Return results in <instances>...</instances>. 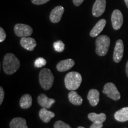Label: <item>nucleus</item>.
I'll return each mask as SVG.
<instances>
[{"mask_svg": "<svg viewBox=\"0 0 128 128\" xmlns=\"http://www.w3.org/2000/svg\"><path fill=\"white\" fill-rule=\"evenodd\" d=\"M20 66V60L14 54H6L3 60V70L7 75L13 74L17 72Z\"/></svg>", "mask_w": 128, "mask_h": 128, "instance_id": "1", "label": "nucleus"}, {"mask_svg": "<svg viewBox=\"0 0 128 128\" xmlns=\"http://www.w3.org/2000/svg\"><path fill=\"white\" fill-rule=\"evenodd\" d=\"M64 82L68 90L75 91L80 87L82 82V76L77 72H70L65 76Z\"/></svg>", "mask_w": 128, "mask_h": 128, "instance_id": "2", "label": "nucleus"}, {"mask_svg": "<svg viewBox=\"0 0 128 128\" xmlns=\"http://www.w3.org/2000/svg\"><path fill=\"white\" fill-rule=\"evenodd\" d=\"M110 44V39L106 35L97 37L96 40V54L100 56H103L108 54Z\"/></svg>", "mask_w": 128, "mask_h": 128, "instance_id": "3", "label": "nucleus"}, {"mask_svg": "<svg viewBox=\"0 0 128 128\" xmlns=\"http://www.w3.org/2000/svg\"><path fill=\"white\" fill-rule=\"evenodd\" d=\"M39 78L40 84L42 88L48 90L52 87L54 82V76L50 70L43 68L40 72Z\"/></svg>", "mask_w": 128, "mask_h": 128, "instance_id": "4", "label": "nucleus"}, {"mask_svg": "<svg viewBox=\"0 0 128 128\" xmlns=\"http://www.w3.org/2000/svg\"><path fill=\"white\" fill-rule=\"evenodd\" d=\"M103 92L113 100L117 101L120 98V94L116 86L112 82H108L104 85Z\"/></svg>", "mask_w": 128, "mask_h": 128, "instance_id": "5", "label": "nucleus"}, {"mask_svg": "<svg viewBox=\"0 0 128 128\" xmlns=\"http://www.w3.org/2000/svg\"><path fill=\"white\" fill-rule=\"evenodd\" d=\"M14 32L17 36L24 38L31 36L33 33V29L30 26L24 24L18 23L14 26Z\"/></svg>", "mask_w": 128, "mask_h": 128, "instance_id": "6", "label": "nucleus"}, {"mask_svg": "<svg viewBox=\"0 0 128 128\" xmlns=\"http://www.w3.org/2000/svg\"><path fill=\"white\" fill-rule=\"evenodd\" d=\"M112 23L113 28L118 30L121 28L124 22V17L122 13L119 10H114L112 14Z\"/></svg>", "mask_w": 128, "mask_h": 128, "instance_id": "7", "label": "nucleus"}, {"mask_svg": "<svg viewBox=\"0 0 128 128\" xmlns=\"http://www.w3.org/2000/svg\"><path fill=\"white\" fill-rule=\"evenodd\" d=\"M124 53V44L121 39L118 40L115 44L114 53H113V60L116 63H119L122 59Z\"/></svg>", "mask_w": 128, "mask_h": 128, "instance_id": "8", "label": "nucleus"}, {"mask_svg": "<svg viewBox=\"0 0 128 128\" xmlns=\"http://www.w3.org/2000/svg\"><path fill=\"white\" fill-rule=\"evenodd\" d=\"M106 7V0H96L92 7V14L94 17H98L101 16L105 12Z\"/></svg>", "mask_w": 128, "mask_h": 128, "instance_id": "9", "label": "nucleus"}, {"mask_svg": "<svg viewBox=\"0 0 128 128\" xmlns=\"http://www.w3.org/2000/svg\"><path fill=\"white\" fill-rule=\"evenodd\" d=\"M64 12V8L62 6H57L51 12L49 18L52 23H57L60 22Z\"/></svg>", "mask_w": 128, "mask_h": 128, "instance_id": "10", "label": "nucleus"}, {"mask_svg": "<svg viewBox=\"0 0 128 128\" xmlns=\"http://www.w3.org/2000/svg\"><path fill=\"white\" fill-rule=\"evenodd\" d=\"M20 44L23 48L26 50L32 51L36 46V42L33 38L29 37L22 38L20 40Z\"/></svg>", "mask_w": 128, "mask_h": 128, "instance_id": "11", "label": "nucleus"}, {"mask_svg": "<svg viewBox=\"0 0 128 128\" xmlns=\"http://www.w3.org/2000/svg\"><path fill=\"white\" fill-rule=\"evenodd\" d=\"M39 104L43 108H50L52 105L55 103V100L53 98H49L44 94H40L38 98Z\"/></svg>", "mask_w": 128, "mask_h": 128, "instance_id": "12", "label": "nucleus"}, {"mask_svg": "<svg viewBox=\"0 0 128 128\" xmlns=\"http://www.w3.org/2000/svg\"><path fill=\"white\" fill-rule=\"evenodd\" d=\"M75 65V62L72 59H67L60 61L56 65V69L60 72H65L71 69Z\"/></svg>", "mask_w": 128, "mask_h": 128, "instance_id": "13", "label": "nucleus"}, {"mask_svg": "<svg viewBox=\"0 0 128 128\" xmlns=\"http://www.w3.org/2000/svg\"><path fill=\"white\" fill-rule=\"evenodd\" d=\"M106 24V21L105 19H101L100 20H99L94 26L92 29L91 30L90 33V36L92 38L97 37L101 32L103 31Z\"/></svg>", "mask_w": 128, "mask_h": 128, "instance_id": "14", "label": "nucleus"}, {"mask_svg": "<svg viewBox=\"0 0 128 128\" xmlns=\"http://www.w3.org/2000/svg\"><path fill=\"white\" fill-rule=\"evenodd\" d=\"M87 98L91 106H96L98 104L99 100H100V92L97 90H90L88 94Z\"/></svg>", "mask_w": 128, "mask_h": 128, "instance_id": "15", "label": "nucleus"}, {"mask_svg": "<svg viewBox=\"0 0 128 128\" xmlns=\"http://www.w3.org/2000/svg\"><path fill=\"white\" fill-rule=\"evenodd\" d=\"M55 116L54 112L49 111L47 108H42L39 111V117L40 119L44 123H48Z\"/></svg>", "mask_w": 128, "mask_h": 128, "instance_id": "16", "label": "nucleus"}, {"mask_svg": "<svg viewBox=\"0 0 128 128\" xmlns=\"http://www.w3.org/2000/svg\"><path fill=\"white\" fill-rule=\"evenodd\" d=\"M114 118L116 120L121 122L128 121V107L117 111L114 114Z\"/></svg>", "mask_w": 128, "mask_h": 128, "instance_id": "17", "label": "nucleus"}, {"mask_svg": "<svg viewBox=\"0 0 128 128\" xmlns=\"http://www.w3.org/2000/svg\"><path fill=\"white\" fill-rule=\"evenodd\" d=\"M10 128H28L26 120L22 118H16L10 124Z\"/></svg>", "mask_w": 128, "mask_h": 128, "instance_id": "18", "label": "nucleus"}, {"mask_svg": "<svg viewBox=\"0 0 128 128\" xmlns=\"http://www.w3.org/2000/svg\"><path fill=\"white\" fill-rule=\"evenodd\" d=\"M88 118L92 122V123L103 124L106 119V115L104 113L97 114L95 113H90L88 115Z\"/></svg>", "mask_w": 128, "mask_h": 128, "instance_id": "19", "label": "nucleus"}, {"mask_svg": "<svg viewBox=\"0 0 128 128\" xmlns=\"http://www.w3.org/2000/svg\"><path fill=\"white\" fill-rule=\"evenodd\" d=\"M69 101L74 105L80 106L82 103V98L76 92L71 91L68 94Z\"/></svg>", "mask_w": 128, "mask_h": 128, "instance_id": "20", "label": "nucleus"}, {"mask_svg": "<svg viewBox=\"0 0 128 128\" xmlns=\"http://www.w3.org/2000/svg\"><path fill=\"white\" fill-rule=\"evenodd\" d=\"M32 105V97L30 94H26L23 95L20 98V106L23 109H27Z\"/></svg>", "mask_w": 128, "mask_h": 128, "instance_id": "21", "label": "nucleus"}, {"mask_svg": "<svg viewBox=\"0 0 128 128\" xmlns=\"http://www.w3.org/2000/svg\"><path fill=\"white\" fill-rule=\"evenodd\" d=\"M54 48L58 52H62L65 49V44L61 40H58L54 44Z\"/></svg>", "mask_w": 128, "mask_h": 128, "instance_id": "22", "label": "nucleus"}, {"mask_svg": "<svg viewBox=\"0 0 128 128\" xmlns=\"http://www.w3.org/2000/svg\"><path fill=\"white\" fill-rule=\"evenodd\" d=\"M46 62H46V60L44 58H38L34 61V66L36 68H41V67L45 66L46 65Z\"/></svg>", "mask_w": 128, "mask_h": 128, "instance_id": "23", "label": "nucleus"}, {"mask_svg": "<svg viewBox=\"0 0 128 128\" xmlns=\"http://www.w3.org/2000/svg\"><path fill=\"white\" fill-rule=\"evenodd\" d=\"M54 128H71V126L63 121L58 120L54 124Z\"/></svg>", "mask_w": 128, "mask_h": 128, "instance_id": "24", "label": "nucleus"}, {"mask_svg": "<svg viewBox=\"0 0 128 128\" xmlns=\"http://www.w3.org/2000/svg\"><path fill=\"white\" fill-rule=\"evenodd\" d=\"M6 38V33L2 28H0V42H2Z\"/></svg>", "mask_w": 128, "mask_h": 128, "instance_id": "25", "label": "nucleus"}, {"mask_svg": "<svg viewBox=\"0 0 128 128\" xmlns=\"http://www.w3.org/2000/svg\"><path fill=\"white\" fill-rule=\"evenodd\" d=\"M49 1L50 0H32V2L35 5H42L45 4Z\"/></svg>", "mask_w": 128, "mask_h": 128, "instance_id": "26", "label": "nucleus"}, {"mask_svg": "<svg viewBox=\"0 0 128 128\" xmlns=\"http://www.w3.org/2000/svg\"><path fill=\"white\" fill-rule=\"evenodd\" d=\"M4 98V91L2 87H0V104H2Z\"/></svg>", "mask_w": 128, "mask_h": 128, "instance_id": "27", "label": "nucleus"}, {"mask_svg": "<svg viewBox=\"0 0 128 128\" xmlns=\"http://www.w3.org/2000/svg\"><path fill=\"white\" fill-rule=\"evenodd\" d=\"M103 124H97V123H92L90 128H103Z\"/></svg>", "mask_w": 128, "mask_h": 128, "instance_id": "28", "label": "nucleus"}, {"mask_svg": "<svg viewBox=\"0 0 128 128\" xmlns=\"http://www.w3.org/2000/svg\"><path fill=\"white\" fill-rule=\"evenodd\" d=\"M84 1V0H73V2L75 6L78 7V6H81Z\"/></svg>", "mask_w": 128, "mask_h": 128, "instance_id": "29", "label": "nucleus"}, {"mask_svg": "<svg viewBox=\"0 0 128 128\" xmlns=\"http://www.w3.org/2000/svg\"><path fill=\"white\" fill-rule=\"evenodd\" d=\"M126 76H128V61L126 63Z\"/></svg>", "mask_w": 128, "mask_h": 128, "instance_id": "30", "label": "nucleus"}, {"mask_svg": "<svg viewBox=\"0 0 128 128\" xmlns=\"http://www.w3.org/2000/svg\"><path fill=\"white\" fill-rule=\"evenodd\" d=\"M124 2H125L126 6H127V7L128 8V0H124Z\"/></svg>", "mask_w": 128, "mask_h": 128, "instance_id": "31", "label": "nucleus"}, {"mask_svg": "<svg viewBox=\"0 0 128 128\" xmlns=\"http://www.w3.org/2000/svg\"><path fill=\"white\" fill-rule=\"evenodd\" d=\"M78 128H85L82 127V126H79V127H78Z\"/></svg>", "mask_w": 128, "mask_h": 128, "instance_id": "32", "label": "nucleus"}]
</instances>
